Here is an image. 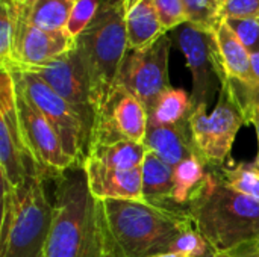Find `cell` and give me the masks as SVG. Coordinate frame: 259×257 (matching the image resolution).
<instances>
[{"label":"cell","mask_w":259,"mask_h":257,"mask_svg":"<svg viewBox=\"0 0 259 257\" xmlns=\"http://www.w3.org/2000/svg\"><path fill=\"white\" fill-rule=\"evenodd\" d=\"M225 21L235 32V35L250 55L259 52V17L226 18Z\"/></svg>","instance_id":"obj_28"},{"label":"cell","mask_w":259,"mask_h":257,"mask_svg":"<svg viewBox=\"0 0 259 257\" xmlns=\"http://www.w3.org/2000/svg\"><path fill=\"white\" fill-rule=\"evenodd\" d=\"M187 211L214 251L259 239V201L231 189L214 171H208Z\"/></svg>","instance_id":"obj_3"},{"label":"cell","mask_w":259,"mask_h":257,"mask_svg":"<svg viewBox=\"0 0 259 257\" xmlns=\"http://www.w3.org/2000/svg\"><path fill=\"white\" fill-rule=\"evenodd\" d=\"M225 2H226V0H222V6H223V3H225Z\"/></svg>","instance_id":"obj_36"},{"label":"cell","mask_w":259,"mask_h":257,"mask_svg":"<svg viewBox=\"0 0 259 257\" xmlns=\"http://www.w3.org/2000/svg\"><path fill=\"white\" fill-rule=\"evenodd\" d=\"M17 111L24 142L30 155L33 156L39 174L44 180L56 179L61 173L76 165V162L65 153L62 141L55 127L38 109L30 105V101L18 89V86Z\"/></svg>","instance_id":"obj_11"},{"label":"cell","mask_w":259,"mask_h":257,"mask_svg":"<svg viewBox=\"0 0 259 257\" xmlns=\"http://www.w3.org/2000/svg\"><path fill=\"white\" fill-rule=\"evenodd\" d=\"M14 2L17 5V32L12 62L0 68L42 65L74 48V38L67 30L49 32L32 26L21 14L17 0Z\"/></svg>","instance_id":"obj_13"},{"label":"cell","mask_w":259,"mask_h":257,"mask_svg":"<svg viewBox=\"0 0 259 257\" xmlns=\"http://www.w3.org/2000/svg\"><path fill=\"white\" fill-rule=\"evenodd\" d=\"M259 17V0H226L220 11V18Z\"/></svg>","instance_id":"obj_30"},{"label":"cell","mask_w":259,"mask_h":257,"mask_svg":"<svg viewBox=\"0 0 259 257\" xmlns=\"http://www.w3.org/2000/svg\"><path fill=\"white\" fill-rule=\"evenodd\" d=\"M24 18L35 27L58 32L67 30L76 0H17Z\"/></svg>","instance_id":"obj_19"},{"label":"cell","mask_w":259,"mask_h":257,"mask_svg":"<svg viewBox=\"0 0 259 257\" xmlns=\"http://www.w3.org/2000/svg\"><path fill=\"white\" fill-rule=\"evenodd\" d=\"M208 168H209L208 164L199 153L190 156L188 159L173 167L175 171V189L171 195L173 206L179 209L182 208L187 209V204L190 203L193 194L205 180L208 174L206 171Z\"/></svg>","instance_id":"obj_22"},{"label":"cell","mask_w":259,"mask_h":257,"mask_svg":"<svg viewBox=\"0 0 259 257\" xmlns=\"http://www.w3.org/2000/svg\"><path fill=\"white\" fill-rule=\"evenodd\" d=\"M103 2L105 0H76L71 15H70V20H68V26H67V32L74 39L94 20V17L97 15Z\"/></svg>","instance_id":"obj_26"},{"label":"cell","mask_w":259,"mask_h":257,"mask_svg":"<svg viewBox=\"0 0 259 257\" xmlns=\"http://www.w3.org/2000/svg\"><path fill=\"white\" fill-rule=\"evenodd\" d=\"M249 124H253L255 126V130H256V135H258V145H259V103L252 109L250 112V117H249ZM256 162L259 164V148H258V156H256Z\"/></svg>","instance_id":"obj_33"},{"label":"cell","mask_w":259,"mask_h":257,"mask_svg":"<svg viewBox=\"0 0 259 257\" xmlns=\"http://www.w3.org/2000/svg\"><path fill=\"white\" fill-rule=\"evenodd\" d=\"M85 67L97 112L118 89L123 61L129 52L124 0H105L94 20L74 39Z\"/></svg>","instance_id":"obj_4"},{"label":"cell","mask_w":259,"mask_h":257,"mask_svg":"<svg viewBox=\"0 0 259 257\" xmlns=\"http://www.w3.org/2000/svg\"><path fill=\"white\" fill-rule=\"evenodd\" d=\"M144 145L171 167H176L197 153L190 130V123L181 126L149 124Z\"/></svg>","instance_id":"obj_15"},{"label":"cell","mask_w":259,"mask_h":257,"mask_svg":"<svg viewBox=\"0 0 259 257\" xmlns=\"http://www.w3.org/2000/svg\"><path fill=\"white\" fill-rule=\"evenodd\" d=\"M30 71L41 77L56 94H59L76 112L88 138V145L96 121V108L91 97V86L76 48L36 67H14ZM11 70V68H8Z\"/></svg>","instance_id":"obj_9"},{"label":"cell","mask_w":259,"mask_h":257,"mask_svg":"<svg viewBox=\"0 0 259 257\" xmlns=\"http://www.w3.org/2000/svg\"><path fill=\"white\" fill-rule=\"evenodd\" d=\"M155 6L165 32L181 26L182 23H188L182 0H155Z\"/></svg>","instance_id":"obj_29"},{"label":"cell","mask_w":259,"mask_h":257,"mask_svg":"<svg viewBox=\"0 0 259 257\" xmlns=\"http://www.w3.org/2000/svg\"><path fill=\"white\" fill-rule=\"evenodd\" d=\"M190 24L212 30L220 18L222 0H182Z\"/></svg>","instance_id":"obj_25"},{"label":"cell","mask_w":259,"mask_h":257,"mask_svg":"<svg viewBox=\"0 0 259 257\" xmlns=\"http://www.w3.org/2000/svg\"><path fill=\"white\" fill-rule=\"evenodd\" d=\"M149 124L181 126L190 123L193 114L191 97L181 88H168L149 109Z\"/></svg>","instance_id":"obj_21"},{"label":"cell","mask_w":259,"mask_h":257,"mask_svg":"<svg viewBox=\"0 0 259 257\" xmlns=\"http://www.w3.org/2000/svg\"><path fill=\"white\" fill-rule=\"evenodd\" d=\"M212 254H214V251H212V253H209L208 256H205V257H212Z\"/></svg>","instance_id":"obj_35"},{"label":"cell","mask_w":259,"mask_h":257,"mask_svg":"<svg viewBox=\"0 0 259 257\" xmlns=\"http://www.w3.org/2000/svg\"><path fill=\"white\" fill-rule=\"evenodd\" d=\"M146 153H147V147L144 144L123 139L109 145H102L90 150L85 159H90L106 168L129 171V170L140 168L143 165Z\"/></svg>","instance_id":"obj_20"},{"label":"cell","mask_w":259,"mask_h":257,"mask_svg":"<svg viewBox=\"0 0 259 257\" xmlns=\"http://www.w3.org/2000/svg\"><path fill=\"white\" fill-rule=\"evenodd\" d=\"M250 71H252L255 86L259 88V52L250 55Z\"/></svg>","instance_id":"obj_32"},{"label":"cell","mask_w":259,"mask_h":257,"mask_svg":"<svg viewBox=\"0 0 259 257\" xmlns=\"http://www.w3.org/2000/svg\"><path fill=\"white\" fill-rule=\"evenodd\" d=\"M170 38L162 35L140 50H129L118 77V86L137 97L149 112L158 97L170 88Z\"/></svg>","instance_id":"obj_10"},{"label":"cell","mask_w":259,"mask_h":257,"mask_svg":"<svg viewBox=\"0 0 259 257\" xmlns=\"http://www.w3.org/2000/svg\"><path fill=\"white\" fill-rule=\"evenodd\" d=\"M152 257H182V256L175 254V253H165V254H158V256H152Z\"/></svg>","instance_id":"obj_34"},{"label":"cell","mask_w":259,"mask_h":257,"mask_svg":"<svg viewBox=\"0 0 259 257\" xmlns=\"http://www.w3.org/2000/svg\"><path fill=\"white\" fill-rule=\"evenodd\" d=\"M42 257H44V256H42Z\"/></svg>","instance_id":"obj_37"},{"label":"cell","mask_w":259,"mask_h":257,"mask_svg":"<svg viewBox=\"0 0 259 257\" xmlns=\"http://www.w3.org/2000/svg\"><path fill=\"white\" fill-rule=\"evenodd\" d=\"M147 127L149 114L144 105L118 86L115 94L96 115L88 151L123 139L144 144Z\"/></svg>","instance_id":"obj_12"},{"label":"cell","mask_w":259,"mask_h":257,"mask_svg":"<svg viewBox=\"0 0 259 257\" xmlns=\"http://www.w3.org/2000/svg\"><path fill=\"white\" fill-rule=\"evenodd\" d=\"M53 221L44 257H109L102 200L88 186L82 164L56 179Z\"/></svg>","instance_id":"obj_1"},{"label":"cell","mask_w":259,"mask_h":257,"mask_svg":"<svg viewBox=\"0 0 259 257\" xmlns=\"http://www.w3.org/2000/svg\"><path fill=\"white\" fill-rule=\"evenodd\" d=\"M178 45L185 55L187 67L193 77V109L211 105L217 89L228 82V74L222 61L215 32L205 30L187 23V26L176 33Z\"/></svg>","instance_id":"obj_8"},{"label":"cell","mask_w":259,"mask_h":257,"mask_svg":"<svg viewBox=\"0 0 259 257\" xmlns=\"http://www.w3.org/2000/svg\"><path fill=\"white\" fill-rule=\"evenodd\" d=\"M141 179L144 201L158 206L176 208L171 203V195L175 189L173 167L165 164L150 150H147L141 165Z\"/></svg>","instance_id":"obj_17"},{"label":"cell","mask_w":259,"mask_h":257,"mask_svg":"<svg viewBox=\"0 0 259 257\" xmlns=\"http://www.w3.org/2000/svg\"><path fill=\"white\" fill-rule=\"evenodd\" d=\"M44 179L27 177L14 188L2 177L0 257H42L53 221Z\"/></svg>","instance_id":"obj_5"},{"label":"cell","mask_w":259,"mask_h":257,"mask_svg":"<svg viewBox=\"0 0 259 257\" xmlns=\"http://www.w3.org/2000/svg\"><path fill=\"white\" fill-rule=\"evenodd\" d=\"M17 32V5L14 0H0V67L12 62Z\"/></svg>","instance_id":"obj_24"},{"label":"cell","mask_w":259,"mask_h":257,"mask_svg":"<svg viewBox=\"0 0 259 257\" xmlns=\"http://www.w3.org/2000/svg\"><path fill=\"white\" fill-rule=\"evenodd\" d=\"M109 257L170 253L175 241L194 229L187 209L134 200H102Z\"/></svg>","instance_id":"obj_2"},{"label":"cell","mask_w":259,"mask_h":257,"mask_svg":"<svg viewBox=\"0 0 259 257\" xmlns=\"http://www.w3.org/2000/svg\"><path fill=\"white\" fill-rule=\"evenodd\" d=\"M231 189L259 201V164L240 162L211 168Z\"/></svg>","instance_id":"obj_23"},{"label":"cell","mask_w":259,"mask_h":257,"mask_svg":"<svg viewBox=\"0 0 259 257\" xmlns=\"http://www.w3.org/2000/svg\"><path fill=\"white\" fill-rule=\"evenodd\" d=\"M9 71L30 105L55 127L65 153L76 164H82L88 151V138L71 106L36 74L21 68H11Z\"/></svg>","instance_id":"obj_7"},{"label":"cell","mask_w":259,"mask_h":257,"mask_svg":"<svg viewBox=\"0 0 259 257\" xmlns=\"http://www.w3.org/2000/svg\"><path fill=\"white\" fill-rule=\"evenodd\" d=\"M129 50H140L165 35L155 0H124Z\"/></svg>","instance_id":"obj_16"},{"label":"cell","mask_w":259,"mask_h":257,"mask_svg":"<svg viewBox=\"0 0 259 257\" xmlns=\"http://www.w3.org/2000/svg\"><path fill=\"white\" fill-rule=\"evenodd\" d=\"M244 124L247 123L229 79L222 85L219 103L209 115L205 108L193 109L190 130L197 153L205 159L209 168L225 165L235 136Z\"/></svg>","instance_id":"obj_6"},{"label":"cell","mask_w":259,"mask_h":257,"mask_svg":"<svg viewBox=\"0 0 259 257\" xmlns=\"http://www.w3.org/2000/svg\"><path fill=\"white\" fill-rule=\"evenodd\" d=\"M214 250L208 244V241L194 229L182 233L170 248V253L179 254L182 257H205Z\"/></svg>","instance_id":"obj_27"},{"label":"cell","mask_w":259,"mask_h":257,"mask_svg":"<svg viewBox=\"0 0 259 257\" xmlns=\"http://www.w3.org/2000/svg\"><path fill=\"white\" fill-rule=\"evenodd\" d=\"M212 257H259V239L241 242L229 250L214 251Z\"/></svg>","instance_id":"obj_31"},{"label":"cell","mask_w":259,"mask_h":257,"mask_svg":"<svg viewBox=\"0 0 259 257\" xmlns=\"http://www.w3.org/2000/svg\"><path fill=\"white\" fill-rule=\"evenodd\" d=\"M88 177V186L99 200H134L144 201L141 167L120 171L102 167L90 159L82 162Z\"/></svg>","instance_id":"obj_14"},{"label":"cell","mask_w":259,"mask_h":257,"mask_svg":"<svg viewBox=\"0 0 259 257\" xmlns=\"http://www.w3.org/2000/svg\"><path fill=\"white\" fill-rule=\"evenodd\" d=\"M214 32L228 77L255 86L250 71L249 50L243 45V42L238 39L235 32L228 26L225 20H220L217 23Z\"/></svg>","instance_id":"obj_18"}]
</instances>
